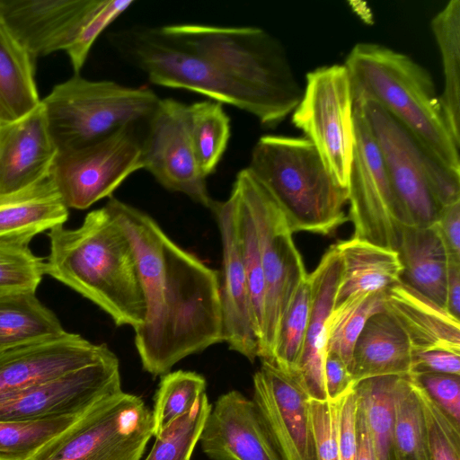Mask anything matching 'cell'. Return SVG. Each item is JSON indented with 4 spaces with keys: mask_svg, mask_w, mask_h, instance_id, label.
<instances>
[{
    "mask_svg": "<svg viewBox=\"0 0 460 460\" xmlns=\"http://www.w3.org/2000/svg\"><path fill=\"white\" fill-rule=\"evenodd\" d=\"M153 436L150 408L121 390L93 405L30 460H140Z\"/></svg>",
    "mask_w": 460,
    "mask_h": 460,
    "instance_id": "10",
    "label": "cell"
},
{
    "mask_svg": "<svg viewBox=\"0 0 460 460\" xmlns=\"http://www.w3.org/2000/svg\"><path fill=\"white\" fill-rule=\"evenodd\" d=\"M97 0H0V21L36 59L66 51L76 40Z\"/></svg>",
    "mask_w": 460,
    "mask_h": 460,
    "instance_id": "18",
    "label": "cell"
},
{
    "mask_svg": "<svg viewBox=\"0 0 460 460\" xmlns=\"http://www.w3.org/2000/svg\"><path fill=\"white\" fill-rule=\"evenodd\" d=\"M433 226L448 259L460 261V201L444 207Z\"/></svg>",
    "mask_w": 460,
    "mask_h": 460,
    "instance_id": "47",
    "label": "cell"
},
{
    "mask_svg": "<svg viewBox=\"0 0 460 460\" xmlns=\"http://www.w3.org/2000/svg\"><path fill=\"white\" fill-rule=\"evenodd\" d=\"M105 206L134 250L146 303L134 329L142 367L163 376L186 357L223 341L220 276L175 243L144 211L111 197Z\"/></svg>",
    "mask_w": 460,
    "mask_h": 460,
    "instance_id": "1",
    "label": "cell"
},
{
    "mask_svg": "<svg viewBox=\"0 0 460 460\" xmlns=\"http://www.w3.org/2000/svg\"><path fill=\"white\" fill-rule=\"evenodd\" d=\"M45 261L29 244L0 240V296L18 292H36Z\"/></svg>",
    "mask_w": 460,
    "mask_h": 460,
    "instance_id": "40",
    "label": "cell"
},
{
    "mask_svg": "<svg viewBox=\"0 0 460 460\" xmlns=\"http://www.w3.org/2000/svg\"><path fill=\"white\" fill-rule=\"evenodd\" d=\"M358 401L355 385L337 400V438L340 460H356Z\"/></svg>",
    "mask_w": 460,
    "mask_h": 460,
    "instance_id": "45",
    "label": "cell"
},
{
    "mask_svg": "<svg viewBox=\"0 0 460 460\" xmlns=\"http://www.w3.org/2000/svg\"><path fill=\"white\" fill-rule=\"evenodd\" d=\"M66 332L56 314L38 299L36 292L0 296V353L55 339Z\"/></svg>",
    "mask_w": 460,
    "mask_h": 460,
    "instance_id": "29",
    "label": "cell"
},
{
    "mask_svg": "<svg viewBox=\"0 0 460 460\" xmlns=\"http://www.w3.org/2000/svg\"><path fill=\"white\" fill-rule=\"evenodd\" d=\"M252 401L281 460H316L310 398L299 383L261 360Z\"/></svg>",
    "mask_w": 460,
    "mask_h": 460,
    "instance_id": "16",
    "label": "cell"
},
{
    "mask_svg": "<svg viewBox=\"0 0 460 460\" xmlns=\"http://www.w3.org/2000/svg\"><path fill=\"white\" fill-rule=\"evenodd\" d=\"M81 415L28 421H0V460H30Z\"/></svg>",
    "mask_w": 460,
    "mask_h": 460,
    "instance_id": "38",
    "label": "cell"
},
{
    "mask_svg": "<svg viewBox=\"0 0 460 460\" xmlns=\"http://www.w3.org/2000/svg\"><path fill=\"white\" fill-rule=\"evenodd\" d=\"M293 124L318 151L333 179L348 189L355 146L353 93L345 65L318 67L306 74Z\"/></svg>",
    "mask_w": 460,
    "mask_h": 460,
    "instance_id": "11",
    "label": "cell"
},
{
    "mask_svg": "<svg viewBox=\"0 0 460 460\" xmlns=\"http://www.w3.org/2000/svg\"><path fill=\"white\" fill-rule=\"evenodd\" d=\"M341 271V258L334 244L309 274L311 308L303 352L294 378L311 399L327 400L323 376L327 323L335 306Z\"/></svg>",
    "mask_w": 460,
    "mask_h": 460,
    "instance_id": "22",
    "label": "cell"
},
{
    "mask_svg": "<svg viewBox=\"0 0 460 460\" xmlns=\"http://www.w3.org/2000/svg\"><path fill=\"white\" fill-rule=\"evenodd\" d=\"M190 129L202 174L214 173L228 146L230 118L223 104L212 100L189 105Z\"/></svg>",
    "mask_w": 460,
    "mask_h": 460,
    "instance_id": "33",
    "label": "cell"
},
{
    "mask_svg": "<svg viewBox=\"0 0 460 460\" xmlns=\"http://www.w3.org/2000/svg\"><path fill=\"white\" fill-rule=\"evenodd\" d=\"M352 92L378 103L447 168L460 172L459 147L429 72L410 57L358 43L345 61Z\"/></svg>",
    "mask_w": 460,
    "mask_h": 460,
    "instance_id": "3",
    "label": "cell"
},
{
    "mask_svg": "<svg viewBox=\"0 0 460 460\" xmlns=\"http://www.w3.org/2000/svg\"><path fill=\"white\" fill-rule=\"evenodd\" d=\"M206 387L205 377L193 371L177 370L161 376L152 410L154 437L190 412Z\"/></svg>",
    "mask_w": 460,
    "mask_h": 460,
    "instance_id": "36",
    "label": "cell"
},
{
    "mask_svg": "<svg viewBox=\"0 0 460 460\" xmlns=\"http://www.w3.org/2000/svg\"><path fill=\"white\" fill-rule=\"evenodd\" d=\"M199 442L211 460H281L252 399L237 390L211 406Z\"/></svg>",
    "mask_w": 460,
    "mask_h": 460,
    "instance_id": "20",
    "label": "cell"
},
{
    "mask_svg": "<svg viewBox=\"0 0 460 460\" xmlns=\"http://www.w3.org/2000/svg\"><path fill=\"white\" fill-rule=\"evenodd\" d=\"M397 377L376 376L355 384L376 460H398L393 415L394 390Z\"/></svg>",
    "mask_w": 460,
    "mask_h": 460,
    "instance_id": "31",
    "label": "cell"
},
{
    "mask_svg": "<svg viewBox=\"0 0 460 460\" xmlns=\"http://www.w3.org/2000/svg\"><path fill=\"white\" fill-rule=\"evenodd\" d=\"M413 382V381H412ZM425 418L430 460H460V427L414 382Z\"/></svg>",
    "mask_w": 460,
    "mask_h": 460,
    "instance_id": "41",
    "label": "cell"
},
{
    "mask_svg": "<svg viewBox=\"0 0 460 460\" xmlns=\"http://www.w3.org/2000/svg\"><path fill=\"white\" fill-rule=\"evenodd\" d=\"M134 3L135 1L132 0L97 1L82 32L66 51L73 66L74 74H80L93 43L101 33Z\"/></svg>",
    "mask_w": 460,
    "mask_h": 460,
    "instance_id": "42",
    "label": "cell"
},
{
    "mask_svg": "<svg viewBox=\"0 0 460 460\" xmlns=\"http://www.w3.org/2000/svg\"><path fill=\"white\" fill-rule=\"evenodd\" d=\"M146 123L143 169L164 189L185 194L210 209L215 199L208 193L207 178L195 155L189 105L172 98L160 99Z\"/></svg>",
    "mask_w": 460,
    "mask_h": 460,
    "instance_id": "14",
    "label": "cell"
},
{
    "mask_svg": "<svg viewBox=\"0 0 460 460\" xmlns=\"http://www.w3.org/2000/svg\"><path fill=\"white\" fill-rule=\"evenodd\" d=\"M353 93L378 146L403 225L428 227L460 201V172L444 166L375 101Z\"/></svg>",
    "mask_w": 460,
    "mask_h": 460,
    "instance_id": "6",
    "label": "cell"
},
{
    "mask_svg": "<svg viewBox=\"0 0 460 460\" xmlns=\"http://www.w3.org/2000/svg\"><path fill=\"white\" fill-rule=\"evenodd\" d=\"M355 146L348 181L353 237L396 251L402 210L378 146L358 102L353 98Z\"/></svg>",
    "mask_w": 460,
    "mask_h": 460,
    "instance_id": "13",
    "label": "cell"
},
{
    "mask_svg": "<svg viewBox=\"0 0 460 460\" xmlns=\"http://www.w3.org/2000/svg\"><path fill=\"white\" fill-rule=\"evenodd\" d=\"M310 308L311 284L308 274L296 289L280 320L270 361L293 377L303 352Z\"/></svg>",
    "mask_w": 460,
    "mask_h": 460,
    "instance_id": "37",
    "label": "cell"
},
{
    "mask_svg": "<svg viewBox=\"0 0 460 460\" xmlns=\"http://www.w3.org/2000/svg\"><path fill=\"white\" fill-rule=\"evenodd\" d=\"M229 197L235 211L241 257L245 270L258 339L263 331L265 282L255 222L246 201L232 185Z\"/></svg>",
    "mask_w": 460,
    "mask_h": 460,
    "instance_id": "35",
    "label": "cell"
},
{
    "mask_svg": "<svg viewBox=\"0 0 460 460\" xmlns=\"http://www.w3.org/2000/svg\"><path fill=\"white\" fill-rule=\"evenodd\" d=\"M446 311L456 319L460 313V261L448 259Z\"/></svg>",
    "mask_w": 460,
    "mask_h": 460,
    "instance_id": "49",
    "label": "cell"
},
{
    "mask_svg": "<svg viewBox=\"0 0 460 460\" xmlns=\"http://www.w3.org/2000/svg\"><path fill=\"white\" fill-rule=\"evenodd\" d=\"M233 186L249 206L257 229L265 282L264 324L258 358L270 362L280 320L308 274L286 217L264 184L246 167L237 172Z\"/></svg>",
    "mask_w": 460,
    "mask_h": 460,
    "instance_id": "9",
    "label": "cell"
},
{
    "mask_svg": "<svg viewBox=\"0 0 460 460\" xmlns=\"http://www.w3.org/2000/svg\"><path fill=\"white\" fill-rule=\"evenodd\" d=\"M67 217L68 208L49 174L22 190L0 197V240L30 244L34 236L64 225Z\"/></svg>",
    "mask_w": 460,
    "mask_h": 460,
    "instance_id": "26",
    "label": "cell"
},
{
    "mask_svg": "<svg viewBox=\"0 0 460 460\" xmlns=\"http://www.w3.org/2000/svg\"><path fill=\"white\" fill-rule=\"evenodd\" d=\"M335 245L342 271L334 307L355 295L385 291L400 283L402 267L395 251L354 237Z\"/></svg>",
    "mask_w": 460,
    "mask_h": 460,
    "instance_id": "27",
    "label": "cell"
},
{
    "mask_svg": "<svg viewBox=\"0 0 460 460\" xmlns=\"http://www.w3.org/2000/svg\"><path fill=\"white\" fill-rule=\"evenodd\" d=\"M323 376L327 400L330 401L338 400L355 385L348 366L332 352H326Z\"/></svg>",
    "mask_w": 460,
    "mask_h": 460,
    "instance_id": "48",
    "label": "cell"
},
{
    "mask_svg": "<svg viewBox=\"0 0 460 460\" xmlns=\"http://www.w3.org/2000/svg\"><path fill=\"white\" fill-rule=\"evenodd\" d=\"M222 243L220 303L223 341L251 362L258 358L259 339L237 236L233 200H214L209 209Z\"/></svg>",
    "mask_w": 460,
    "mask_h": 460,
    "instance_id": "17",
    "label": "cell"
},
{
    "mask_svg": "<svg viewBox=\"0 0 460 460\" xmlns=\"http://www.w3.org/2000/svg\"><path fill=\"white\" fill-rule=\"evenodd\" d=\"M421 373L460 376V354L444 349L412 351L410 375Z\"/></svg>",
    "mask_w": 460,
    "mask_h": 460,
    "instance_id": "46",
    "label": "cell"
},
{
    "mask_svg": "<svg viewBox=\"0 0 460 460\" xmlns=\"http://www.w3.org/2000/svg\"><path fill=\"white\" fill-rule=\"evenodd\" d=\"M34 61L0 21V123L14 121L40 105Z\"/></svg>",
    "mask_w": 460,
    "mask_h": 460,
    "instance_id": "28",
    "label": "cell"
},
{
    "mask_svg": "<svg viewBox=\"0 0 460 460\" xmlns=\"http://www.w3.org/2000/svg\"><path fill=\"white\" fill-rule=\"evenodd\" d=\"M210 410L205 393L190 412L155 437V442L145 460H190Z\"/></svg>",
    "mask_w": 460,
    "mask_h": 460,
    "instance_id": "39",
    "label": "cell"
},
{
    "mask_svg": "<svg viewBox=\"0 0 460 460\" xmlns=\"http://www.w3.org/2000/svg\"><path fill=\"white\" fill-rule=\"evenodd\" d=\"M395 252L402 267L400 283L446 309L448 257L435 226L401 225Z\"/></svg>",
    "mask_w": 460,
    "mask_h": 460,
    "instance_id": "25",
    "label": "cell"
},
{
    "mask_svg": "<svg viewBox=\"0 0 460 460\" xmlns=\"http://www.w3.org/2000/svg\"><path fill=\"white\" fill-rule=\"evenodd\" d=\"M57 155L41 102L18 119L0 123V197L49 176Z\"/></svg>",
    "mask_w": 460,
    "mask_h": 460,
    "instance_id": "21",
    "label": "cell"
},
{
    "mask_svg": "<svg viewBox=\"0 0 460 460\" xmlns=\"http://www.w3.org/2000/svg\"><path fill=\"white\" fill-rule=\"evenodd\" d=\"M129 125L79 148L58 153L50 171L67 208L86 209L143 169L142 137Z\"/></svg>",
    "mask_w": 460,
    "mask_h": 460,
    "instance_id": "12",
    "label": "cell"
},
{
    "mask_svg": "<svg viewBox=\"0 0 460 460\" xmlns=\"http://www.w3.org/2000/svg\"><path fill=\"white\" fill-rule=\"evenodd\" d=\"M385 291L350 296L334 307L329 317L326 352L339 356L349 371L353 348L365 323L371 315L385 308Z\"/></svg>",
    "mask_w": 460,
    "mask_h": 460,
    "instance_id": "34",
    "label": "cell"
},
{
    "mask_svg": "<svg viewBox=\"0 0 460 460\" xmlns=\"http://www.w3.org/2000/svg\"><path fill=\"white\" fill-rule=\"evenodd\" d=\"M121 390L119 361L114 354L0 398V421L78 416Z\"/></svg>",
    "mask_w": 460,
    "mask_h": 460,
    "instance_id": "15",
    "label": "cell"
},
{
    "mask_svg": "<svg viewBox=\"0 0 460 460\" xmlns=\"http://www.w3.org/2000/svg\"><path fill=\"white\" fill-rule=\"evenodd\" d=\"M430 24L443 64L444 89L439 102L448 128L460 146V0H450Z\"/></svg>",
    "mask_w": 460,
    "mask_h": 460,
    "instance_id": "30",
    "label": "cell"
},
{
    "mask_svg": "<svg viewBox=\"0 0 460 460\" xmlns=\"http://www.w3.org/2000/svg\"><path fill=\"white\" fill-rule=\"evenodd\" d=\"M114 355L106 344L79 334L13 348L0 353V398Z\"/></svg>",
    "mask_w": 460,
    "mask_h": 460,
    "instance_id": "19",
    "label": "cell"
},
{
    "mask_svg": "<svg viewBox=\"0 0 460 460\" xmlns=\"http://www.w3.org/2000/svg\"><path fill=\"white\" fill-rule=\"evenodd\" d=\"M111 42L152 84L191 91L243 110L256 117L264 127H275L270 111L252 92L169 37L161 27L124 29L112 34Z\"/></svg>",
    "mask_w": 460,
    "mask_h": 460,
    "instance_id": "8",
    "label": "cell"
},
{
    "mask_svg": "<svg viewBox=\"0 0 460 460\" xmlns=\"http://www.w3.org/2000/svg\"><path fill=\"white\" fill-rule=\"evenodd\" d=\"M393 415L398 460H430L422 406L410 375L396 379Z\"/></svg>",
    "mask_w": 460,
    "mask_h": 460,
    "instance_id": "32",
    "label": "cell"
},
{
    "mask_svg": "<svg viewBox=\"0 0 460 460\" xmlns=\"http://www.w3.org/2000/svg\"><path fill=\"white\" fill-rule=\"evenodd\" d=\"M356 460H376L368 433L365 412L359 399L358 401V409L356 415Z\"/></svg>",
    "mask_w": 460,
    "mask_h": 460,
    "instance_id": "50",
    "label": "cell"
},
{
    "mask_svg": "<svg viewBox=\"0 0 460 460\" xmlns=\"http://www.w3.org/2000/svg\"><path fill=\"white\" fill-rule=\"evenodd\" d=\"M410 376L435 404L460 427V376L421 373Z\"/></svg>",
    "mask_w": 460,
    "mask_h": 460,
    "instance_id": "44",
    "label": "cell"
},
{
    "mask_svg": "<svg viewBox=\"0 0 460 460\" xmlns=\"http://www.w3.org/2000/svg\"><path fill=\"white\" fill-rule=\"evenodd\" d=\"M412 349L396 319L385 308L371 315L352 352L354 383L382 376L410 375Z\"/></svg>",
    "mask_w": 460,
    "mask_h": 460,
    "instance_id": "24",
    "label": "cell"
},
{
    "mask_svg": "<svg viewBox=\"0 0 460 460\" xmlns=\"http://www.w3.org/2000/svg\"><path fill=\"white\" fill-rule=\"evenodd\" d=\"M159 100L148 87L74 74L56 84L40 102L58 154L95 142L120 128L146 122Z\"/></svg>",
    "mask_w": 460,
    "mask_h": 460,
    "instance_id": "7",
    "label": "cell"
},
{
    "mask_svg": "<svg viewBox=\"0 0 460 460\" xmlns=\"http://www.w3.org/2000/svg\"><path fill=\"white\" fill-rule=\"evenodd\" d=\"M161 29L252 92L266 106L275 126L298 105L303 90L284 48L266 31L251 26L195 23Z\"/></svg>",
    "mask_w": 460,
    "mask_h": 460,
    "instance_id": "4",
    "label": "cell"
},
{
    "mask_svg": "<svg viewBox=\"0 0 460 460\" xmlns=\"http://www.w3.org/2000/svg\"><path fill=\"white\" fill-rule=\"evenodd\" d=\"M247 167L272 194L292 233L331 234L347 221L348 189L333 179L305 137H261Z\"/></svg>",
    "mask_w": 460,
    "mask_h": 460,
    "instance_id": "5",
    "label": "cell"
},
{
    "mask_svg": "<svg viewBox=\"0 0 460 460\" xmlns=\"http://www.w3.org/2000/svg\"><path fill=\"white\" fill-rule=\"evenodd\" d=\"M45 274L89 299L117 326L144 323L146 303L132 245L106 206L92 210L74 229L49 230Z\"/></svg>",
    "mask_w": 460,
    "mask_h": 460,
    "instance_id": "2",
    "label": "cell"
},
{
    "mask_svg": "<svg viewBox=\"0 0 460 460\" xmlns=\"http://www.w3.org/2000/svg\"><path fill=\"white\" fill-rule=\"evenodd\" d=\"M385 309L405 332L412 351L444 349L460 354L459 319L402 283L385 291Z\"/></svg>",
    "mask_w": 460,
    "mask_h": 460,
    "instance_id": "23",
    "label": "cell"
},
{
    "mask_svg": "<svg viewBox=\"0 0 460 460\" xmlns=\"http://www.w3.org/2000/svg\"><path fill=\"white\" fill-rule=\"evenodd\" d=\"M310 414L316 460H340L337 438V400L311 399Z\"/></svg>",
    "mask_w": 460,
    "mask_h": 460,
    "instance_id": "43",
    "label": "cell"
}]
</instances>
